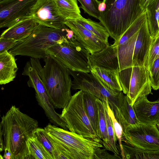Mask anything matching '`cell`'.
<instances>
[{
  "mask_svg": "<svg viewBox=\"0 0 159 159\" xmlns=\"http://www.w3.org/2000/svg\"><path fill=\"white\" fill-rule=\"evenodd\" d=\"M38 127L35 119L12 105L1 117L0 132L4 141V150L10 152L12 159H31L27 141L34 136Z\"/></svg>",
  "mask_w": 159,
  "mask_h": 159,
  "instance_id": "cell-1",
  "label": "cell"
},
{
  "mask_svg": "<svg viewBox=\"0 0 159 159\" xmlns=\"http://www.w3.org/2000/svg\"><path fill=\"white\" fill-rule=\"evenodd\" d=\"M44 61L43 67L39 58L31 57L30 61L40 77L54 108L63 109L72 97L70 74L67 68L53 56L48 55Z\"/></svg>",
  "mask_w": 159,
  "mask_h": 159,
  "instance_id": "cell-2",
  "label": "cell"
},
{
  "mask_svg": "<svg viewBox=\"0 0 159 159\" xmlns=\"http://www.w3.org/2000/svg\"><path fill=\"white\" fill-rule=\"evenodd\" d=\"M44 129L53 143L57 159H93L95 150L103 147L99 142L54 125L49 123Z\"/></svg>",
  "mask_w": 159,
  "mask_h": 159,
  "instance_id": "cell-3",
  "label": "cell"
},
{
  "mask_svg": "<svg viewBox=\"0 0 159 159\" xmlns=\"http://www.w3.org/2000/svg\"><path fill=\"white\" fill-rule=\"evenodd\" d=\"M106 5L101 13L100 23L115 41L119 40L132 23L145 10L140 0H103Z\"/></svg>",
  "mask_w": 159,
  "mask_h": 159,
  "instance_id": "cell-4",
  "label": "cell"
},
{
  "mask_svg": "<svg viewBox=\"0 0 159 159\" xmlns=\"http://www.w3.org/2000/svg\"><path fill=\"white\" fill-rule=\"evenodd\" d=\"M65 29L53 28L38 24L29 37L17 42L8 52L14 56L20 55L44 59L48 56L46 53L47 49L68 39Z\"/></svg>",
  "mask_w": 159,
  "mask_h": 159,
  "instance_id": "cell-5",
  "label": "cell"
},
{
  "mask_svg": "<svg viewBox=\"0 0 159 159\" xmlns=\"http://www.w3.org/2000/svg\"><path fill=\"white\" fill-rule=\"evenodd\" d=\"M73 78L71 89L91 93L102 101H107L115 114L123 102L125 95L122 91L112 90L103 84L91 73L74 71L67 68Z\"/></svg>",
  "mask_w": 159,
  "mask_h": 159,
  "instance_id": "cell-6",
  "label": "cell"
},
{
  "mask_svg": "<svg viewBox=\"0 0 159 159\" xmlns=\"http://www.w3.org/2000/svg\"><path fill=\"white\" fill-rule=\"evenodd\" d=\"M57 59L66 68L76 71L90 73L88 57L90 54L77 39L75 35L49 48L46 51Z\"/></svg>",
  "mask_w": 159,
  "mask_h": 159,
  "instance_id": "cell-7",
  "label": "cell"
},
{
  "mask_svg": "<svg viewBox=\"0 0 159 159\" xmlns=\"http://www.w3.org/2000/svg\"><path fill=\"white\" fill-rule=\"evenodd\" d=\"M70 131L103 144L102 141L95 132L85 109L83 91L80 90L73 95L61 114Z\"/></svg>",
  "mask_w": 159,
  "mask_h": 159,
  "instance_id": "cell-8",
  "label": "cell"
},
{
  "mask_svg": "<svg viewBox=\"0 0 159 159\" xmlns=\"http://www.w3.org/2000/svg\"><path fill=\"white\" fill-rule=\"evenodd\" d=\"M118 74L122 91L132 106L139 98L152 93L148 70L144 66H132Z\"/></svg>",
  "mask_w": 159,
  "mask_h": 159,
  "instance_id": "cell-9",
  "label": "cell"
},
{
  "mask_svg": "<svg viewBox=\"0 0 159 159\" xmlns=\"http://www.w3.org/2000/svg\"><path fill=\"white\" fill-rule=\"evenodd\" d=\"M122 141L140 149L159 150V131L157 125L139 123L123 132Z\"/></svg>",
  "mask_w": 159,
  "mask_h": 159,
  "instance_id": "cell-10",
  "label": "cell"
},
{
  "mask_svg": "<svg viewBox=\"0 0 159 159\" xmlns=\"http://www.w3.org/2000/svg\"><path fill=\"white\" fill-rule=\"evenodd\" d=\"M22 75L29 77L28 85L29 87L34 89L35 97L38 103L44 111L50 121L55 125L60 123L62 121L61 114L55 111L40 77L32 66L30 61L26 64Z\"/></svg>",
  "mask_w": 159,
  "mask_h": 159,
  "instance_id": "cell-11",
  "label": "cell"
},
{
  "mask_svg": "<svg viewBox=\"0 0 159 159\" xmlns=\"http://www.w3.org/2000/svg\"><path fill=\"white\" fill-rule=\"evenodd\" d=\"M29 14L38 24L57 29L67 28L66 20L57 13L54 0H37Z\"/></svg>",
  "mask_w": 159,
  "mask_h": 159,
  "instance_id": "cell-12",
  "label": "cell"
},
{
  "mask_svg": "<svg viewBox=\"0 0 159 159\" xmlns=\"http://www.w3.org/2000/svg\"><path fill=\"white\" fill-rule=\"evenodd\" d=\"M36 0L0 1V28H8L28 15Z\"/></svg>",
  "mask_w": 159,
  "mask_h": 159,
  "instance_id": "cell-13",
  "label": "cell"
},
{
  "mask_svg": "<svg viewBox=\"0 0 159 159\" xmlns=\"http://www.w3.org/2000/svg\"><path fill=\"white\" fill-rule=\"evenodd\" d=\"M65 24L73 31L77 39L90 54L99 51L109 45L108 42L102 40L75 20H66Z\"/></svg>",
  "mask_w": 159,
  "mask_h": 159,
  "instance_id": "cell-14",
  "label": "cell"
},
{
  "mask_svg": "<svg viewBox=\"0 0 159 159\" xmlns=\"http://www.w3.org/2000/svg\"><path fill=\"white\" fill-rule=\"evenodd\" d=\"M117 49V46L112 44L90 54L88 61L90 70L94 67H98L108 70L119 71Z\"/></svg>",
  "mask_w": 159,
  "mask_h": 159,
  "instance_id": "cell-15",
  "label": "cell"
},
{
  "mask_svg": "<svg viewBox=\"0 0 159 159\" xmlns=\"http://www.w3.org/2000/svg\"><path fill=\"white\" fill-rule=\"evenodd\" d=\"M132 106L139 123L157 125L159 122V100L150 101L144 96L138 99Z\"/></svg>",
  "mask_w": 159,
  "mask_h": 159,
  "instance_id": "cell-16",
  "label": "cell"
},
{
  "mask_svg": "<svg viewBox=\"0 0 159 159\" xmlns=\"http://www.w3.org/2000/svg\"><path fill=\"white\" fill-rule=\"evenodd\" d=\"M38 25L29 14L4 30L0 38L11 39L16 42L20 41L29 37Z\"/></svg>",
  "mask_w": 159,
  "mask_h": 159,
  "instance_id": "cell-17",
  "label": "cell"
},
{
  "mask_svg": "<svg viewBox=\"0 0 159 159\" xmlns=\"http://www.w3.org/2000/svg\"><path fill=\"white\" fill-rule=\"evenodd\" d=\"M152 38L150 34L146 18L139 31L136 41L132 59V66H144Z\"/></svg>",
  "mask_w": 159,
  "mask_h": 159,
  "instance_id": "cell-18",
  "label": "cell"
},
{
  "mask_svg": "<svg viewBox=\"0 0 159 159\" xmlns=\"http://www.w3.org/2000/svg\"><path fill=\"white\" fill-rule=\"evenodd\" d=\"M15 56L8 51L0 53V84H5L16 78L18 68Z\"/></svg>",
  "mask_w": 159,
  "mask_h": 159,
  "instance_id": "cell-19",
  "label": "cell"
},
{
  "mask_svg": "<svg viewBox=\"0 0 159 159\" xmlns=\"http://www.w3.org/2000/svg\"><path fill=\"white\" fill-rule=\"evenodd\" d=\"M97 98L93 94L83 91V99L85 111L96 135L101 139Z\"/></svg>",
  "mask_w": 159,
  "mask_h": 159,
  "instance_id": "cell-20",
  "label": "cell"
},
{
  "mask_svg": "<svg viewBox=\"0 0 159 159\" xmlns=\"http://www.w3.org/2000/svg\"><path fill=\"white\" fill-rule=\"evenodd\" d=\"M124 131L130 126L139 123L133 106L129 103L125 95L122 104L114 114Z\"/></svg>",
  "mask_w": 159,
  "mask_h": 159,
  "instance_id": "cell-21",
  "label": "cell"
},
{
  "mask_svg": "<svg viewBox=\"0 0 159 159\" xmlns=\"http://www.w3.org/2000/svg\"><path fill=\"white\" fill-rule=\"evenodd\" d=\"M119 71L108 70L94 67L90 72L99 81L109 89L116 91H122L118 77Z\"/></svg>",
  "mask_w": 159,
  "mask_h": 159,
  "instance_id": "cell-22",
  "label": "cell"
},
{
  "mask_svg": "<svg viewBox=\"0 0 159 159\" xmlns=\"http://www.w3.org/2000/svg\"><path fill=\"white\" fill-rule=\"evenodd\" d=\"M58 15L65 20H77L82 16L77 0H54Z\"/></svg>",
  "mask_w": 159,
  "mask_h": 159,
  "instance_id": "cell-23",
  "label": "cell"
},
{
  "mask_svg": "<svg viewBox=\"0 0 159 159\" xmlns=\"http://www.w3.org/2000/svg\"><path fill=\"white\" fill-rule=\"evenodd\" d=\"M146 10L149 31L153 39L159 34V0H150Z\"/></svg>",
  "mask_w": 159,
  "mask_h": 159,
  "instance_id": "cell-24",
  "label": "cell"
},
{
  "mask_svg": "<svg viewBox=\"0 0 159 159\" xmlns=\"http://www.w3.org/2000/svg\"><path fill=\"white\" fill-rule=\"evenodd\" d=\"M122 147L125 159H159V150L140 149L124 142Z\"/></svg>",
  "mask_w": 159,
  "mask_h": 159,
  "instance_id": "cell-25",
  "label": "cell"
},
{
  "mask_svg": "<svg viewBox=\"0 0 159 159\" xmlns=\"http://www.w3.org/2000/svg\"><path fill=\"white\" fill-rule=\"evenodd\" d=\"M102 40L108 43L109 35L104 27L100 23L83 17L79 20H75Z\"/></svg>",
  "mask_w": 159,
  "mask_h": 159,
  "instance_id": "cell-26",
  "label": "cell"
},
{
  "mask_svg": "<svg viewBox=\"0 0 159 159\" xmlns=\"http://www.w3.org/2000/svg\"><path fill=\"white\" fill-rule=\"evenodd\" d=\"M27 143L31 159H53L49 152L35 136L30 138Z\"/></svg>",
  "mask_w": 159,
  "mask_h": 159,
  "instance_id": "cell-27",
  "label": "cell"
},
{
  "mask_svg": "<svg viewBox=\"0 0 159 159\" xmlns=\"http://www.w3.org/2000/svg\"><path fill=\"white\" fill-rule=\"evenodd\" d=\"M103 103L106 119L108 141L104 148L107 150L110 151L114 154L119 155V150L116 143L117 140L114 130L112 123L108 114L106 103L105 101H102Z\"/></svg>",
  "mask_w": 159,
  "mask_h": 159,
  "instance_id": "cell-28",
  "label": "cell"
},
{
  "mask_svg": "<svg viewBox=\"0 0 159 159\" xmlns=\"http://www.w3.org/2000/svg\"><path fill=\"white\" fill-rule=\"evenodd\" d=\"M99 115V127L100 132V138L102 140L103 145L105 146L107 143L108 137L107 125L103 103L101 100L97 98Z\"/></svg>",
  "mask_w": 159,
  "mask_h": 159,
  "instance_id": "cell-29",
  "label": "cell"
},
{
  "mask_svg": "<svg viewBox=\"0 0 159 159\" xmlns=\"http://www.w3.org/2000/svg\"><path fill=\"white\" fill-rule=\"evenodd\" d=\"M105 101L106 103L108 114L112 123L116 139L118 141L121 157H122V159H125L122 147V138L123 133L122 128L120 124L115 118L114 113L111 110L108 101Z\"/></svg>",
  "mask_w": 159,
  "mask_h": 159,
  "instance_id": "cell-30",
  "label": "cell"
},
{
  "mask_svg": "<svg viewBox=\"0 0 159 159\" xmlns=\"http://www.w3.org/2000/svg\"><path fill=\"white\" fill-rule=\"evenodd\" d=\"M34 136L43 145L50 154L52 159H54L55 148L46 131L44 128L38 127L35 130Z\"/></svg>",
  "mask_w": 159,
  "mask_h": 159,
  "instance_id": "cell-31",
  "label": "cell"
},
{
  "mask_svg": "<svg viewBox=\"0 0 159 159\" xmlns=\"http://www.w3.org/2000/svg\"><path fill=\"white\" fill-rule=\"evenodd\" d=\"M81 4V8L84 12L99 20L101 16L98 7L101 1L98 0H77Z\"/></svg>",
  "mask_w": 159,
  "mask_h": 159,
  "instance_id": "cell-32",
  "label": "cell"
},
{
  "mask_svg": "<svg viewBox=\"0 0 159 159\" xmlns=\"http://www.w3.org/2000/svg\"><path fill=\"white\" fill-rule=\"evenodd\" d=\"M148 70L152 88L155 90L159 89V57L154 61Z\"/></svg>",
  "mask_w": 159,
  "mask_h": 159,
  "instance_id": "cell-33",
  "label": "cell"
},
{
  "mask_svg": "<svg viewBox=\"0 0 159 159\" xmlns=\"http://www.w3.org/2000/svg\"><path fill=\"white\" fill-rule=\"evenodd\" d=\"M107 150L105 148L103 149H101V148L97 149L94 152L93 159H118L122 158L119 155L115 154L113 155L111 154L107 151Z\"/></svg>",
  "mask_w": 159,
  "mask_h": 159,
  "instance_id": "cell-34",
  "label": "cell"
},
{
  "mask_svg": "<svg viewBox=\"0 0 159 159\" xmlns=\"http://www.w3.org/2000/svg\"><path fill=\"white\" fill-rule=\"evenodd\" d=\"M16 42L11 39L0 38V53L8 51L14 46Z\"/></svg>",
  "mask_w": 159,
  "mask_h": 159,
  "instance_id": "cell-35",
  "label": "cell"
},
{
  "mask_svg": "<svg viewBox=\"0 0 159 159\" xmlns=\"http://www.w3.org/2000/svg\"><path fill=\"white\" fill-rule=\"evenodd\" d=\"M4 152L3 156V159H12L11 153L7 149H4Z\"/></svg>",
  "mask_w": 159,
  "mask_h": 159,
  "instance_id": "cell-36",
  "label": "cell"
},
{
  "mask_svg": "<svg viewBox=\"0 0 159 159\" xmlns=\"http://www.w3.org/2000/svg\"><path fill=\"white\" fill-rule=\"evenodd\" d=\"M106 8V3L102 2H101L99 4L98 9L99 11L102 13L104 12Z\"/></svg>",
  "mask_w": 159,
  "mask_h": 159,
  "instance_id": "cell-37",
  "label": "cell"
},
{
  "mask_svg": "<svg viewBox=\"0 0 159 159\" xmlns=\"http://www.w3.org/2000/svg\"><path fill=\"white\" fill-rule=\"evenodd\" d=\"M150 0H140V5L142 8L145 10Z\"/></svg>",
  "mask_w": 159,
  "mask_h": 159,
  "instance_id": "cell-38",
  "label": "cell"
},
{
  "mask_svg": "<svg viewBox=\"0 0 159 159\" xmlns=\"http://www.w3.org/2000/svg\"><path fill=\"white\" fill-rule=\"evenodd\" d=\"M158 127V128L159 129V122H158V123L157 124V125Z\"/></svg>",
  "mask_w": 159,
  "mask_h": 159,
  "instance_id": "cell-39",
  "label": "cell"
},
{
  "mask_svg": "<svg viewBox=\"0 0 159 159\" xmlns=\"http://www.w3.org/2000/svg\"><path fill=\"white\" fill-rule=\"evenodd\" d=\"M1 0H0V1H1Z\"/></svg>",
  "mask_w": 159,
  "mask_h": 159,
  "instance_id": "cell-40",
  "label": "cell"
},
{
  "mask_svg": "<svg viewBox=\"0 0 159 159\" xmlns=\"http://www.w3.org/2000/svg\"></svg>",
  "mask_w": 159,
  "mask_h": 159,
  "instance_id": "cell-41",
  "label": "cell"
}]
</instances>
